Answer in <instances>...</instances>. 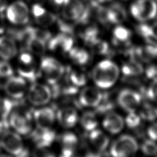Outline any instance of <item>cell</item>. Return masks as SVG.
<instances>
[{"instance_id":"obj_1","label":"cell","mask_w":157,"mask_h":157,"mask_svg":"<svg viewBox=\"0 0 157 157\" xmlns=\"http://www.w3.org/2000/svg\"><path fill=\"white\" fill-rule=\"evenodd\" d=\"M119 73L117 65L110 60L105 59L99 62L94 67L92 78L98 88L106 89L115 83Z\"/></svg>"},{"instance_id":"obj_2","label":"cell","mask_w":157,"mask_h":157,"mask_svg":"<svg viewBox=\"0 0 157 157\" xmlns=\"http://www.w3.org/2000/svg\"><path fill=\"white\" fill-rule=\"evenodd\" d=\"M65 72L63 64L52 56H43L39 63V75L48 85L57 84Z\"/></svg>"},{"instance_id":"obj_3","label":"cell","mask_w":157,"mask_h":157,"mask_svg":"<svg viewBox=\"0 0 157 157\" xmlns=\"http://www.w3.org/2000/svg\"><path fill=\"white\" fill-rule=\"evenodd\" d=\"M15 69L18 75L27 81H33L39 75V63L36 56L28 51L23 52L17 56Z\"/></svg>"},{"instance_id":"obj_4","label":"cell","mask_w":157,"mask_h":157,"mask_svg":"<svg viewBox=\"0 0 157 157\" xmlns=\"http://www.w3.org/2000/svg\"><path fill=\"white\" fill-rule=\"evenodd\" d=\"M8 124L13 131L22 136L32 134L34 125L33 113L22 110H14L8 116Z\"/></svg>"},{"instance_id":"obj_5","label":"cell","mask_w":157,"mask_h":157,"mask_svg":"<svg viewBox=\"0 0 157 157\" xmlns=\"http://www.w3.org/2000/svg\"><path fill=\"white\" fill-rule=\"evenodd\" d=\"M90 13V9L82 0H69L61 8L62 17L67 21L85 23Z\"/></svg>"},{"instance_id":"obj_6","label":"cell","mask_w":157,"mask_h":157,"mask_svg":"<svg viewBox=\"0 0 157 157\" xmlns=\"http://www.w3.org/2000/svg\"><path fill=\"white\" fill-rule=\"evenodd\" d=\"M1 148L9 155L20 156L25 153V146L21 136L14 131H4L0 137Z\"/></svg>"},{"instance_id":"obj_7","label":"cell","mask_w":157,"mask_h":157,"mask_svg":"<svg viewBox=\"0 0 157 157\" xmlns=\"http://www.w3.org/2000/svg\"><path fill=\"white\" fill-rule=\"evenodd\" d=\"M29 104L39 107L47 105L52 99V91L46 83L35 82L28 86L26 95Z\"/></svg>"},{"instance_id":"obj_8","label":"cell","mask_w":157,"mask_h":157,"mask_svg":"<svg viewBox=\"0 0 157 157\" xmlns=\"http://www.w3.org/2000/svg\"><path fill=\"white\" fill-rule=\"evenodd\" d=\"M5 14L7 20L11 24L23 26L26 25L30 20L31 10L25 2L17 0L7 6Z\"/></svg>"},{"instance_id":"obj_9","label":"cell","mask_w":157,"mask_h":157,"mask_svg":"<svg viewBox=\"0 0 157 157\" xmlns=\"http://www.w3.org/2000/svg\"><path fill=\"white\" fill-rule=\"evenodd\" d=\"M130 12L135 19L145 22L157 15V3L155 0H136L131 5Z\"/></svg>"},{"instance_id":"obj_10","label":"cell","mask_w":157,"mask_h":157,"mask_svg":"<svg viewBox=\"0 0 157 157\" xmlns=\"http://www.w3.org/2000/svg\"><path fill=\"white\" fill-rule=\"evenodd\" d=\"M136 140L129 135H123L115 140L111 145L110 154L115 157L130 156L137 150Z\"/></svg>"},{"instance_id":"obj_11","label":"cell","mask_w":157,"mask_h":157,"mask_svg":"<svg viewBox=\"0 0 157 157\" xmlns=\"http://www.w3.org/2000/svg\"><path fill=\"white\" fill-rule=\"evenodd\" d=\"M28 86L25 78L19 75H13L7 78L4 85V91L9 98L20 99L26 96Z\"/></svg>"},{"instance_id":"obj_12","label":"cell","mask_w":157,"mask_h":157,"mask_svg":"<svg viewBox=\"0 0 157 157\" xmlns=\"http://www.w3.org/2000/svg\"><path fill=\"white\" fill-rule=\"evenodd\" d=\"M34 125L39 129H49L56 121V112L47 105L37 107L33 113Z\"/></svg>"},{"instance_id":"obj_13","label":"cell","mask_w":157,"mask_h":157,"mask_svg":"<svg viewBox=\"0 0 157 157\" xmlns=\"http://www.w3.org/2000/svg\"><path fill=\"white\" fill-rule=\"evenodd\" d=\"M74 46V40L71 34L61 33L49 39L47 48L53 52L67 54Z\"/></svg>"},{"instance_id":"obj_14","label":"cell","mask_w":157,"mask_h":157,"mask_svg":"<svg viewBox=\"0 0 157 157\" xmlns=\"http://www.w3.org/2000/svg\"><path fill=\"white\" fill-rule=\"evenodd\" d=\"M79 117L77 109L72 106L61 107L56 112L57 122L67 129L74 128L78 122Z\"/></svg>"},{"instance_id":"obj_15","label":"cell","mask_w":157,"mask_h":157,"mask_svg":"<svg viewBox=\"0 0 157 157\" xmlns=\"http://www.w3.org/2000/svg\"><path fill=\"white\" fill-rule=\"evenodd\" d=\"M31 14H32L36 23L43 28L52 26L57 20L54 13L44 7L39 3L33 4L31 10Z\"/></svg>"},{"instance_id":"obj_16","label":"cell","mask_w":157,"mask_h":157,"mask_svg":"<svg viewBox=\"0 0 157 157\" xmlns=\"http://www.w3.org/2000/svg\"><path fill=\"white\" fill-rule=\"evenodd\" d=\"M117 101L120 107L128 112H134L140 105L141 97L136 91L124 89L118 95Z\"/></svg>"},{"instance_id":"obj_17","label":"cell","mask_w":157,"mask_h":157,"mask_svg":"<svg viewBox=\"0 0 157 157\" xmlns=\"http://www.w3.org/2000/svg\"><path fill=\"white\" fill-rule=\"evenodd\" d=\"M102 92L96 86H83L78 94L79 103L85 107H96L102 98Z\"/></svg>"},{"instance_id":"obj_18","label":"cell","mask_w":157,"mask_h":157,"mask_svg":"<svg viewBox=\"0 0 157 157\" xmlns=\"http://www.w3.org/2000/svg\"><path fill=\"white\" fill-rule=\"evenodd\" d=\"M16 41L8 36H0V59L10 61L18 55Z\"/></svg>"},{"instance_id":"obj_19","label":"cell","mask_w":157,"mask_h":157,"mask_svg":"<svg viewBox=\"0 0 157 157\" xmlns=\"http://www.w3.org/2000/svg\"><path fill=\"white\" fill-rule=\"evenodd\" d=\"M78 142L77 136L72 132L67 131L63 133L59 138L61 156H73L77 147Z\"/></svg>"},{"instance_id":"obj_20","label":"cell","mask_w":157,"mask_h":157,"mask_svg":"<svg viewBox=\"0 0 157 157\" xmlns=\"http://www.w3.org/2000/svg\"><path fill=\"white\" fill-rule=\"evenodd\" d=\"M126 11L124 6L118 2H114L105 8V21L112 24L120 25L126 19Z\"/></svg>"},{"instance_id":"obj_21","label":"cell","mask_w":157,"mask_h":157,"mask_svg":"<svg viewBox=\"0 0 157 157\" xmlns=\"http://www.w3.org/2000/svg\"><path fill=\"white\" fill-rule=\"evenodd\" d=\"M55 139L56 134L52 129H37V131L34 132L33 134V139L36 147L41 149L50 147L55 141Z\"/></svg>"},{"instance_id":"obj_22","label":"cell","mask_w":157,"mask_h":157,"mask_svg":"<svg viewBox=\"0 0 157 157\" xmlns=\"http://www.w3.org/2000/svg\"><path fill=\"white\" fill-rule=\"evenodd\" d=\"M124 123L123 118L120 115L110 112L103 120V126L109 132L115 134L123 129Z\"/></svg>"},{"instance_id":"obj_23","label":"cell","mask_w":157,"mask_h":157,"mask_svg":"<svg viewBox=\"0 0 157 157\" xmlns=\"http://www.w3.org/2000/svg\"><path fill=\"white\" fill-rule=\"evenodd\" d=\"M27 49L29 52L36 57L42 56L47 49V44L45 40L34 36L32 29H30L29 36L27 40Z\"/></svg>"},{"instance_id":"obj_24","label":"cell","mask_w":157,"mask_h":157,"mask_svg":"<svg viewBox=\"0 0 157 157\" xmlns=\"http://www.w3.org/2000/svg\"><path fill=\"white\" fill-rule=\"evenodd\" d=\"M67 55L72 63L77 67L85 65L90 59V55L87 50L80 47L74 46Z\"/></svg>"},{"instance_id":"obj_25","label":"cell","mask_w":157,"mask_h":157,"mask_svg":"<svg viewBox=\"0 0 157 157\" xmlns=\"http://www.w3.org/2000/svg\"><path fill=\"white\" fill-rule=\"evenodd\" d=\"M88 138L92 145L100 151L105 150L109 143L108 137L99 129H95L90 131Z\"/></svg>"},{"instance_id":"obj_26","label":"cell","mask_w":157,"mask_h":157,"mask_svg":"<svg viewBox=\"0 0 157 157\" xmlns=\"http://www.w3.org/2000/svg\"><path fill=\"white\" fill-rule=\"evenodd\" d=\"M68 81L75 87H83L88 81L87 75L81 68H74L69 73Z\"/></svg>"},{"instance_id":"obj_27","label":"cell","mask_w":157,"mask_h":157,"mask_svg":"<svg viewBox=\"0 0 157 157\" xmlns=\"http://www.w3.org/2000/svg\"><path fill=\"white\" fill-rule=\"evenodd\" d=\"M121 71L126 77H134L142 74L144 71V69L142 64L138 61V60L131 58L129 61L123 64Z\"/></svg>"},{"instance_id":"obj_28","label":"cell","mask_w":157,"mask_h":157,"mask_svg":"<svg viewBox=\"0 0 157 157\" xmlns=\"http://www.w3.org/2000/svg\"><path fill=\"white\" fill-rule=\"evenodd\" d=\"M78 122L82 128L87 132H90L96 129L98 125L96 115L91 111H86L84 112L82 116L79 117Z\"/></svg>"},{"instance_id":"obj_29","label":"cell","mask_w":157,"mask_h":157,"mask_svg":"<svg viewBox=\"0 0 157 157\" xmlns=\"http://www.w3.org/2000/svg\"><path fill=\"white\" fill-rule=\"evenodd\" d=\"M113 35L117 43H128L131 37V31L123 26L118 25L114 28Z\"/></svg>"},{"instance_id":"obj_30","label":"cell","mask_w":157,"mask_h":157,"mask_svg":"<svg viewBox=\"0 0 157 157\" xmlns=\"http://www.w3.org/2000/svg\"><path fill=\"white\" fill-rule=\"evenodd\" d=\"M98 28L93 25L86 27L81 33L82 40L88 45H91L94 42L99 39Z\"/></svg>"},{"instance_id":"obj_31","label":"cell","mask_w":157,"mask_h":157,"mask_svg":"<svg viewBox=\"0 0 157 157\" xmlns=\"http://www.w3.org/2000/svg\"><path fill=\"white\" fill-rule=\"evenodd\" d=\"M114 102L111 98L109 93H104L102 94V98L99 103V104L96 107V111L99 113H109L113 108Z\"/></svg>"},{"instance_id":"obj_32","label":"cell","mask_w":157,"mask_h":157,"mask_svg":"<svg viewBox=\"0 0 157 157\" xmlns=\"http://www.w3.org/2000/svg\"><path fill=\"white\" fill-rule=\"evenodd\" d=\"M139 115L146 120L153 121L157 118V108L151 104L145 102L141 108Z\"/></svg>"},{"instance_id":"obj_33","label":"cell","mask_w":157,"mask_h":157,"mask_svg":"<svg viewBox=\"0 0 157 157\" xmlns=\"http://www.w3.org/2000/svg\"><path fill=\"white\" fill-rule=\"evenodd\" d=\"M138 33L145 39L148 44L157 45V37L153 35L149 29V25L147 24H140L137 26Z\"/></svg>"},{"instance_id":"obj_34","label":"cell","mask_w":157,"mask_h":157,"mask_svg":"<svg viewBox=\"0 0 157 157\" xmlns=\"http://www.w3.org/2000/svg\"><path fill=\"white\" fill-rule=\"evenodd\" d=\"M14 75V69L9 61L0 59V78H8Z\"/></svg>"},{"instance_id":"obj_35","label":"cell","mask_w":157,"mask_h":157,"mask_svg":"<svg viewBox=\"0 0 157 157\" xmlns=\"http://www.w3.org/2000/svg\"><path fill=\"white\" fill-rule=\"evenodd\" d=\"M90 47H91L93 52L98 55H106L109 51L108 44L104 40L100 39L99 38L94 42L90 45Z\"/></svg>"},{"instance_id":"obj_36","label":"cell","mask_w":157,"mask_h":157,"mask_svg":"<svg viewBox=\"0 0 157 157\" xmlns=\"http://www.w3.org/2000/svg\"><path fill=\"white\" fill-rule=\"evenodd\" d=\"M141 118L140 116L134 113V112H129L126 117L125 123L129 128L135 129L140 125Z\"/></svg>"},{"instance_id":"obj_37","label":"cell","mask_w":157,"mask_h":157,"mask_svg":"<svg viewBox=\"0 0 157 157\" xmlns=\"http://www.w3.org/2000/svg\"><path fill=\"white\" fill-rule=\"evenodd\" d=\"M142 152L147 155H155L157 154V145L152 140H146L141 146Z\"/></svg>"},{"instance_id":"obj_38","label":"cell","mask_w":157,"mask_h":157,"mask_svg":"<svg viewBox=\"0 0 157 157\" xmlns=\"http://www.w3.org/2000/svg\"><path fill=\"white\" fill-rule=\"evenodd\" d=\"M147 95L151 100L157 102V78L153 79L147 91Z\"/></svg>"},{"instance_id":"obj_39","label":"cell","mask_w":157,"mask_h":157,"mask_svg":"<svg viewBox=\"0 0 157 157\" xmlns=\"http://www.w3.org/2000/svg\"><path fill=\"white\" fill-rule=\"evenodd\" d=\"M147 134L152 140H157V123L152 124L147 129Z\"/></svg>"},{"instance_id":"obj_40","label":"cell","mask_w":157,"mask_h":157,"mask_svg":"<svg viewBox=\"0 0 157 157\" xmlns=\"http://www.w3.org/2000/svg\"><path fill=\"white\" fill-rule=\"evenodd\" d=\"M146 75L148 78H157V66H150L147 68L145 71Z\"/></svg>"},{"instance_id":"obj_41","label":"cell","mask_w":157,"mask_h":157,"mask_svg":"<svg viewBox=\"0 0 157 157\" xmlns=\"http://www.w3.org/2000/svg\"><path fill=\"white\" fill-rule=\"evenodd\" d=\"M69 0H51L52 3L57 7H63Z\"/></svg>"},{"instance_id":"obj_42","label":"cell","mask_w":157,"mask_h":157,"mask_svg":"<svg viewBox=\"0 0 157 157\" xmlns=\"http://www.w3.org/2000/svg\"><path fill=\"white\" fill-rule=\"evenodd\" d=\"M8 4L7 0H0V13H5Z\"/></svg>"},{"instance_id":"obj_43","label":"cell","mask_w":157,"mask_h":157,"mask_svg":"<svg viewBox=\"0 0 157 157\" xmlns=\"http://www.w3.org/2000/svg\"><path fill=\"white\" fill-rule=\"evenodd\" d=\"M149 29L153 35L157 37V23H154L151 25H149Z\"/></svg>"},{"instance_id":"obj_44","label":"cell","mask_w":157,"mask_h":157,"mask_svg":"<svg viewBox=\"0 0 157 157\" xmlns=\"http://www.w3.org/2000/svg\"><path fill=\"white\" fill-rule=\"evenodd\" d=\"M98 2H99V3H105V2H110L112 0H96Z\"/></svg>"},{"instance_id":"obj_45","label":"cell","mask_w":157,"mask_h":157,"mask_svg":"<svg viewBox=\"0 0 157 157\" xmlns=\"http://www.w3.org/2000/svg\"><path fill=\"white\" fill-rule=\"evenodd\" d=\"M34 1H36V2H37V3H38V2H39V1H43L44 0H34Z\"/></svg>"},{"instance_id":"obj_46","label":"cell","mask_w":157,"mask_h":157,"mask_svg":"<svg viewBox=\"0 0 157 157\" xmlns=\"http://www.w3.org/2000/svg\"><path fill=\"white\" fill-rule=\"evenodd\" d=\"M1 148V145H0V148Z\"/></svg>"}]
</instances>
